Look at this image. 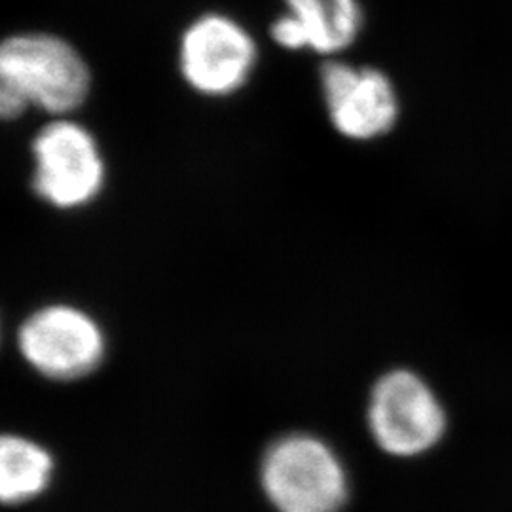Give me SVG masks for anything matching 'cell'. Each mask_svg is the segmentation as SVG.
Instances as JSON below:
<instances>
[{
	"instance_id": "cell-1",
	"label": "cell",
	"mask_w": 512,
	"mask_h": 512,
	"mask_svg": "<svg viewBox=\"0 0 512 512\" xmlns=\"http://www.w3.org/2000/svg\"><path fill=\"white\" fill-rule=\"evenodd\" d=\"M92 93V69L65 38L27 31L0 46V114L18 120L29 109L67 118Z\"/></svg>"
},
{
	"instance_id": "cell-2",
	"label": "cell",
	"mask_w": 512,
	"mask_h": 512,
	"mask_svg": "<svg viewBox=\"0 0 512 512\" xmlns=\"http://www.w3.org/2000/svg\"><path fill=\"white\" fill-rule=\"evenodd\" d=\"M31 186L42 202L61 211L92 205L107 183V164L92 131L71 116L38 129Z\"/></svg>"
},
{
	"instance_id": "cell-3",
	"label": "cell",
	"mask_w": 512,
	"mask_h": 512,
	"mask_svg": "<svg viewBox=\"0 0 512 512\" xmlns=\"http://www.w3.org/2000/svg\"><path fill=\"white\" fill-rule=\"evenodd\" d=\"M260 480L277 512H338L348 501V476L323 440L291 435L262 459Z\"/></svg>"
},
{
	"instance_id": "cell-4",
	"label": "cell",
	"mask_w": 512,
	"mask_h": 512,
	"mask_svg": "<svg viewBox=\"0 0 512 512\" xmlns=\"http://www.w3.org/2000/svg\"><path fill=\"white\" fill-rule=\"evenodd\" d=\"M448 416L435 389L412 370L384 374L370 393L368 429L385 454L418 458L439 446Z\"/></svg>"
},
{
	"instance_id": "cell-5",
	"label": "cell",
	"mask_w": 512,
	"mask_h": 512,
	"mask_svg": "<svg viewBox=\"0 0 512 512\" xmlns=\"http://www.w3.org/2000/svg\"><path fill=\"white\" fill-rule=\"evenodd\" d=\"M258 63L253 35L234 18L207 12L186 25L179 42V71L190 90L224 99L243 90Z\"/></svg>"
},
{
	"instance_id": "cell-6",
	"label": "cell",
	"mask_w": 512,
	"mask_h": 512,
	"mask_svg": "<svg viewBox=\"0 0 512 512\" xmlns=\"http://www.w3.org/2000/svg\"><path fill=\"white\" fill-rule=\"evenodd\" d=\"M18 346L38 374L69 382L101 365L107 340L90 313L71 304H50L21 323Z\"/></svg>"
},
{
	"instance_id": "cell-7",
	"label": "cell",
	"mask_w": 512,
	"mask_h": 512,
	"mask_svg": "<svg viewBox=\"0 0 512 512\" xmlns=\"http://www.w3.org/2000/svg\"><path fill=\"white\" fill-rule=\"evenodd\" d=\"M321 95L330 124L342 137L368 143L384 137L399 118V97L387 74L327 59L321 67Z\"/></svg>"
},
{
	"instance_id": "cell-8",
	"label": "cell",
	"mask_w": 512,
	"mask_h": 512,
	"mask_svg": "<svg viewBox=\"0 0 512 512\" xmlns=\"http://www.w3.org/2000/svg\"><path fill=\"white\" fill-rule=\"evenodd\" d=\"M285 6L300 23L308 50L327 57L351 48L365 23L359 0H285Z\"/></svg>"
},
{
	"instance_id": "cell-9",
	"label": "cell",
	"mask_w": 512,
	"mask_h": 512,
	"mask_svg": "<svg viewBox=\"0 0 512 512\" xmlns=\"http://www.w3.org/2000/svg\"><path fill=\"white\" fill-rule=\"evenodd\" d=\"M52 456L33 440L6 435L0 442V497L19 505L42 494L52 478Z\"/></svg>"
},
{
	"instance_id": "cell-10",
	"label": "cell",
	"mask_w": 512,
	"mask_h": 512,
	"mask_svg": "<svg viewBox=\"0 0 512 512\" xmlns=\"http://www.w3.org/2000/svg\"><path fill=\"white\" fill-rule=\"evenodd\" d=\"M270 35L274 38L275 44L281 46L283 50H289V52L308 50L306 35L302 31L300 23L289 12L275 19L270 27Z\"/></svg>"
}]
</instances>
